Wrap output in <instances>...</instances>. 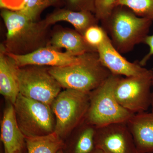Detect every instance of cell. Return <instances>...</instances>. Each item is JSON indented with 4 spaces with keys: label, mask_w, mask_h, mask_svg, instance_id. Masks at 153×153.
<instances>
[{
    "label": "cell",
    "mask_w": 153,
    "mask_h": 153,
    "mask_svg": "<svg viewBox=\"0 0 153 153\" xmlns=\"http://www.w3.org/2000/svg\"><path fill=\"white\" fill-rule=\"evenodd\" d=\"M100 22L114 47L121 54L131 52L136 45L144 43L153 23L123 6H116L109 16Z\"/></svg>",
    "instance_id": "cell-2"
},
{
    "label": "cell",
    "mask_w": 153,
    "mask_h": 153,
    "mask_svg": "<svg viewBox=\"0 0 153 153\" xmlns=\"http://www.w3.org/2000/svg\"><path fill=\"white\" fill-rule=\"evenodd\" d=\"M1 139L5 153L22 152L26 142L25 135L17 122L14 105H12L7 107L4 112L1 125Z\"/></svg>",
    "instance_id": "cell-13"
},
{
    "label": "cell",
    "mask_w": 153,
    "mask_h": 153,
    "mask_svg": "<svg viewBox=\"0 0 153 153\" xmlns=\"http://www.w3.org/2000/svg\"><path fill=\"white\" fill-rule=\"evenodd\" d=\"M80 56L78 63L50 67L49 71L61 87L89 94L112 74L101 63L97 52H87Z\"/></svg>",
    "instance_id": "cell-3"
},
{
    "label": "cell",
    "mask_w": 153,
    "mask_h": 153,
    "mask_svg": "<svg viewBox=\"0 0 153 153\" xmlns=\"http://www.w3.org/2000/svg\"><path fill=\"white\" fill-rule=\"evenodd\" d=\"M13 105L17 122L25 137L41 136L55 132V116L50 105L20 93Z\"/></svg>",
    "instance_id": "cell-5"
},
{
    "label": "cell",
    "mask_w": 153,
    "mask_h": 153,
    "mask_svg": "<svg viewBox=\"0 0 153 153\" xmlns=\"http://www.w3.org/2000/svg\"><path fill=\"white\" fill-rule=\"evenodd\" d=\"M89 104V94L67 88L60 92L51 105L55 118V132L61 137L80 125Z\"/></svg>",
    "instance_id": "cell-6"
},
{
    "label": "cell",
    "mask_w": 153,
    "mask_h": 153,
    "mask_svg": "<svg viewBox=\"0 0 153 153\" xmlns=\"http://www.w3.org/2000/svg\"><path fill=\"white\" fill-rule=\"evenodd\" d=\"M20 94L51 106L62 87L43 66H16Z\"/></svg>",
    "instance_id": "cell-7"
},
{
    "label": "cell",
    "mask_w": 153,
    "mask_h": 153,
    "mask_svg": "<svg viewBox=\"0 0 153 153\" xmlns=\"http://www.w3.org/2000/svg\"><path fill=\"white\" fill-rule=\"evenodd\" d=\"M125 6L139 17L153 22V0H117L116 7Z\"/></svg>",
    "instance_id": "cell-19"
},
{
    "label": "cell",
    "mask_w": 153,
    "mask_h": 153,
    "mask_svg": "<svg viewBox=\"0 0 153 153\" xmlns=\"http://www.w3.org/2000/svg\"><path fill=\"white\" fill-rule=\"evenodd\" d=\"M57 153H63V151H62V149H60L59 150V151H58V152H57Z\"/></svg>",
    "instance_id": "cell-28"
},
{
    "label": "cell",
    "mask_w": 153,
    "mask_h": 153,
    "mask_svg": "<svg viewBox=\"0 0 153 153\" xmlns=\"http://www.w3.org/2000/svg\"><path fill=\"white\" fill-rule=\"evenodd\" d=\"M28 0H0L1 9L14 11H22L25 8Z\"/></svg>",
    "instance_id": "cell-24"
},
{
    "label": "cell",
    "mask_w": 153,
    "mask_h": 153,
    "mask_svg": "<svg viewBox=\"0 0 153 153\" xmlns=\"http://www.w3.org/2000/svg\"><path fill=\"white\" fill-rule=\"evenodd\" d=\"M95 148L105 153H137L126 123L111 124L96 128Z\"/></svg>",
    "instance_id": "cell-9"
},
{
    "label": "cell",
    "mask_w": 153,
    "mask_h": 153,
    "mask_svg": "<svg viewBox=\"0 0 153 153\" xmlns=\"http://www.w3.org/2000/svg\"><path fill=\"white\" fill-rule=\"evenodd\" d=\"M16 66L7 55L2 44L0 47V93L13 105L19 93Z\"/></svg>",
    "instance_id": "cell-16"
},
{
    "label": "cell",
    "mask_w": 153,
    "mask_h": 153,
    "mask_svg": "<svg viewBox=\"0 0 153 153\" xmlns=\"http://www.w3.org/2000/svg\"><path fill=\"white\" fill-rule=\"evenodd\" d=\"M6 53L12 62L18 67L26 66L61 67L75 64L80 60V55L74 56L49 46L41 47L26 55H16Z\"/></svg>",
    "instance_id": "cell-10"
},
{
    "label": "cell",
    "mask_w": 153,
    "mask_h": 153,
    "mask_svg": "<svg viewBox=\"0 0 153 153\" xmlns=\"http://www.w3.org/2000/svg\"><path fill=\"white\" fill-rule=\"evenodd\" d=\"M152 70L140 76L118 79L114 94L118 103L133 114L146 111L152 102Z\"/></svg>",
    "instance_id": "cell-8"
},
{
    "label": "cell",
    "mask_w": 153,
    "mask_h": 153,
    "mask_svg": "<svg viewBox=\"0 0 153 153\" xmlns=\"http://www.w3.org/2000/svg\"><path fill=\"white\" fill-rule=\"evenodd\" d=\"M151 70H152V87L153 88V91L152 92V102L151 106H152V111H153V68H152Z\"/></svg>",
    "instance_id": "cell-26"
},
{
    "label": "cell",
    "mask_w": 153,
    "mask_h": 153,
    "mask_svg": "<svg viewBox=\"0 0 153 153\" xmlns=\"http://www.w3.org/2000/svg\"><path fill=\"white\" fill-rule=\"evenodd\" d=\"M91 153H104L103 151L101 150L100 149H97V148H95L94 149V150L93 151V152H91Z\"/></svg>",
    "instance_id": "cell-27"
},
{
    "label": "cell",
    "mask_w": 153,
    "mask_h": 153,
    "mask_svg": "<svg viewBox=\"0 0 153 153\" xmlns=\"http://www.w3.org/2000/svg\"><path fill=\"white\" fill-rule=\"evenodd\" d=\"M18 153H22V152H20Z\"/></svg>",
    "instance_id": "cell-29"
},
{
    "label": "cell",
    "mask_w": 153,
    "mask_h": 153,
    "mask_svg": "<svg viewBox=\"0 0 153 153\" xmlns=\"http://www.w3.org/2000/svg\"><path fill=\"white\" fill-rule=\"evenodd\" d=\"M144 44L147 45L149 48V50L147 54L139 62L140 65L142 66L146 65L149 60L153 56V35L147 36L145 40Z\"/></svg>",
    "instance_id": "cell-25"
},
{
    "label": "cell",
    "mask_w": 153,
    "mask_h": 153,
    "mask_svg": "<svg viewBox=\"0 0 153 153\" xmlns=\"http://www.w3.org/2000/svg\"><path fill=\"white\" fill-rule=\"evenodd\" d=\"M120 76L111 74L101 85L89 94V104L85 120L96 127L116 123H126L134 114L118 102L114 94Z\"/></svg>",
    "instance_id": "cell-4"
},
{
    "label": "cell",
    "mask_w": 153,
    "mask_h": 153,
    "mask_svg": "<svg viewBox=\"0 0 153 153\" xmlns=\"http://www.w3.org/2000/svg\"><path fill=\"white\" fill-rule=\"evenodd\" d=\"M44 20L49 26L58 22H68L82 36L88 28L98 25L99 22L95 14L91 12L73 11L67 8L56 10Z\"/></svg>",
    "instance_id": "cell-15"
},
{
    "label": "cell",
    "mask_w": 153,
    "mask_h": 153,
    "mask_svg": "<svg viewBox=\"0 0 153 153\" xmlns=\"http://www.w3.org/2000/svg\"><path fill=\"white\" fill-rule=\"evenodd\" d=\"M117 0H96L94 14L101 22L109 16L116 7Z\"/></svg>",
    "instance_id": "cell-22"
},
{
    "label": "cell",
    "mask_w": 153,
    "mask_h": 153,
    "mask_svg": "<svg viewBox=\"0 0 153 153\" xmlns=\"http://www.w3.org/2000/svg\"><path fill=\"white\" fill-rule=\"evenodd\" d=\"M106 33L102 27L94 25L88 28L83 35L84 40L90 47L97 50L104 41Z\"/></svg>",
    "instance_id": "cell-21"
},
{
    "label": "cell",
    "mask_w": 153,
    "mask_h": 153,
    "mask_svg": "<svg viewBox=\"0 0 153 153\" xmlns=\"http://www.w3.org/2000/svg\"><path fill=\"white\" fill-rule=\"evenodd\" d=\"M2 18L7 33L2 44L6 52L24 55L48 46L49 28L44 20L33 21L21 11L1 9Z\"/></svg>",
    "instance_id": "cell-1"
},
{
    "label": "cell",
    "mask_w": 153,
    "mask_h": 153,
    "mask_svg": "<svg viewBox=\"0 0 153 153\" xmlns=\"http://www.w3.org/2000/svg\"><path fill=\"white\" fill-rule=\"evenodd\" d=\"M97 52L101 63L113 75L125 77L140 76L149 71L139 62L131 63L127 60L114 47L107 34L103 43L97 48Z\"/></svg>",
    "instance_id": "cell-11"
},
{
    "label": "cell",
    "mask_w": 153,
    "mask_h": 153,
    "mask_svg": "<svg viewBox=\"0 0 153 153\" xmlns=\"http://www.w3.org/2000/svg\"><path fill=\"white\" fill-rule=\"evenodd\" d=\"M137 153H153V111L134 114L126 122Z\"/></svg>",
    "instance_id": "cell-12"
},
{
    "label": "cell",
    "mask_w": 153,
    "mask_h": 153,
    "mask_svg": "<svg viewBox=\"0 0 153 153\" xmlns=\"http://www.w3.org/2000/svg\"><path fill=\"white\" fill-rule=\"evenodd\" d=\"M60 1V0H28L25 8L20 11L33 21H38L45 9L56 5Z\"/></svg>",
    "instance_id": "cell-20"
},
{
    "label": "cell",
    "mask_w": 153,
    "mask_h": 153,
    "mask_svg": "<svg viewBox=\"0 0 153 153\" xmlns=\"http://www.w3.org/2000/svg\"><path fill=\"white\" fill-rule=\"evenodd\" d=\"M65 1L69 10L89 11L94 14L96 0H65Z\"/></svg>",
    "instance_id": "cell-23"
},
{
    "label": "cell",
    "mask_w": 153,
    "mask_h": 153,
    "mask_svg": "<svg viewBox=\"0 0 153 153\" xmlns=\"http://www.w3.org/2000/svg\"><path fill=\"white\" fill-rule=\"evenodd\" d=\"M48 46L59 49H64L66 52L78 56L89 52H97V50L86 43L82 35L76 30L63 29L52 33Z\"/></svg>",
    "instance_id": "cell-14"
},
{
    "label": "cell",
    "mask_w": 153,
    "mask_h": 153,
    "mask_svg": "<svg viewBox=\"0 0 153 153\" xmlns=\"http://www.w3.org/2000/svg\"><path fill=\"white\" fill-rule=\"evenodd\" d=\"M96 128L94 126L86 122V126L79 131L76 138L73 153H91L94 150Z\"/></svg>",
    "instance_id": "cell-18"
},
{
    "label": "cell",
    "mask_w": 153,
    "mask_h": 153,
    "mask_svg": "<svg viewBox=\"0 0 153 153\" xmlns=\"http://www.w3.org/2000/svg\"><path fill=\"white\" fill-rule=\"evenodd\" d=\"M28 153H57L63 146L61 137L55 132L33 137H25Z\"/></svg>",
    "instance_id": "cell-17"
}]
</instances>
